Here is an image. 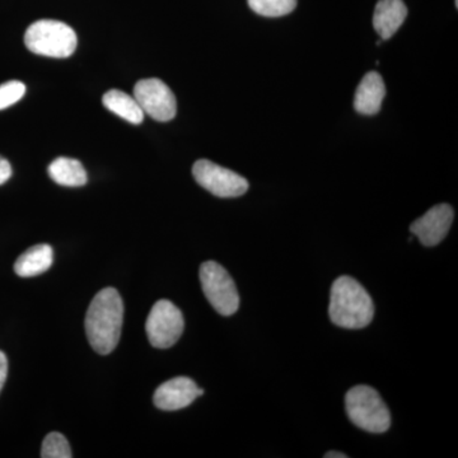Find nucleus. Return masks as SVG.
<instances>
[{
    "instance_id": "nucleus-1",
    "label": "nucleus",
    "mask_w": 458,
    "mask_h": 458,
    "mask_svg": "<svg viewBox=\"0 0 458 458\" xmlns=\"http://www.w3.org/2000/svg\"><path fill=\"white\" fill-rule=\"evenodd\" d=\"M123 322L122 295L114 288L99 291L89 304L84 322L93 351L101 355L114 352L122 336Z\"/></svg>"
},
{
    "instance_id": "nucleus-2",
    "label": "nucleus",
    "mask_w": 458,
    "mask_h": 458,
    "mask_svg": "<svg viewBox=\"0 0 458 458\" xmlns=\"http://www.w3.org/2000/svg\"><path fill=\"white\" fill-rule=\"evenodd\" d=\"M328 316L333 324L358 330L369 327L375 316V304L369 292L352 276H340L331 286Z\"/></svg>"
},
{
    "instance_id": "nucleus-3",
    "label": "nucleus",
    "mask_w": 458,
    "mask_h": 458,
    "mask_svg": "<svg viewBox=\"0 0 458 458\" xmlns=\"http://www.w3.org/2000/svg\"><path fill=\"white\" fill-rule=\"evenodd\" d=\"M345 408L352 423L369 433H385L390 429V410L370 386H355L345 396Z\"/></svg>"
},
{
    "instance_id": "nucleus-4",
    "label": "nucleus",
    "mask_w": 458,
    "mask_h": 458,
    "mask_svg": "<svg viewBox=\"0 0 458 458\" xmlns=\"http://www.w3.org/2000/svg\"><path fill=\"white\" fill-rule=\"evenodd\" d=\"M25 44L33 54L63 59L77 49L78 38L74 30L66 23L41 20L27 29Z\"/></svg>"
},
{
    "instance_id": "nucleus-5",
    "label": "nucleus",
    "mask_w": 458,
    "mask_h": 458,
    "mask_svg": "<svg viewBox=\"0 0 458 458\" xmlns=\"http://www.w3.org/2000/svg\"><path fill=\"white\" fill-rule=\"evenodd\" d=\"M201 288L207 300L219 315L231 316L240 307V294L228 271L216 261L204 262L200 267Z\"/></svg>"
},
{
    "instance_id": "nucleus-6",
    "label": "nucleus",
    "mask_w": 458,
    "mask_h": 458,
    "mask_svg": "<svg viewBox=\"0 0 458 458\" xmlns=\"http://www.w3.org/2000/svg\"><path fill=\"white\" fill-rule=\"evenodd\" d=\"M185 327L182 313L171 301H158L147 318L148 339L157 349H168L179 342Z\"/></svg>"
},
{
    "instance_id": "nucleus-7",
    "label": "nucleus",
    "mask_w": 458,
    "mask_h": 458,
    "mask_svg": "<svg viewBox=\"0 0 458 458\" xmlns=\"http://www.w3.org/2000/svg\"><path fill=\"white\" fill-rule=\"evenodd\" d=\"M192 174L199 185L218 198H238L246 194L249 182L236 172L213 164L208 159L195 162Z\"/></svg>"
},
{
    "instance_id": "nucleus-8",
    "label": "nucleus",
    "mask_w": 458,
    "mask_h": 458,
    "mask_svg": "<svg viewBox=\"0 0 458 458\" xmlns=\"http://www.w3.org/2000/svg\"><path fill=\"white\" fill-rule=\"evenodd\" d=\"M134 98L144 114H149L157 122H170L176 116L177 102L174 92L167 84L156 78L140 81L135 84Z\"/></svg>"
},
{
    "instance_id": "nucleus-9",
    "label": "nucleus",
    "mask_w": 458,
    "mask_h": 458,
    "mask_svg": "<svg viewBox=\"0 0 458 458\" xmlns=\"http://www.w3.org/2000/svg\"><path fill=\"white\" fill-rule=\"evenodd\" d=\"M454 218V212L451 205H436L410 225V232L419 238L421 245L437 246L447 236Z\"/></svg>"
},
{
    "instance_id": "nucleus-10",
    "label": "nucleus",
    "mask_w": 458,
    "mask_h": 458,
    "mask_svg": "<svg viewBox=\"0 0 458 458\" xmlns=\"http://www.w3.org/2000/svg\"><path fill=\"white\" fill-rule=\"evenodd\" d=\"M203 394V388H199L191 378L176 377L157 388L153 401L159 410L176 411L191 405L197 397Z\"/></svg>"
},
{
    "instance_id": "nucleus-11",
    "label": "nucleus",
    "mask_w": 458,
    "mask_h": 458,
    "mask_svg": "<svg viewBox=\"0 0 458 458\" xmlns=\"http://www.w3.org/2000/svg\"><path fill=\"white\" fill-rule=\"evenodd\" d=\"M386 96L384 80L377 72L364 75L354 98V108L358 114L372 116L379 113Z\"/></svg>"
},
{
    "instance_id": "nucleus-12",
    "label": "nucleus",
    "mask_w": 458,
    "mask_h": 458,
    "mask_svg": "<svg viewBox=\"0 0 458 458\" xmlns=\"http://www.w3.org/2000/svg\"><path fill=\"white\" fill-rule=\"evenodd\" d=\"M408 8L403 0H379L373 14V27L381 40L393 38L405 22Z\"/></svg>"
},
{
    "instance_id": "nucleus-13",
    "label": "nucleus",
    "mask_w": 458,
    "mask_h": 458,
    "mask_svg": "<svg viewBox=\"0 0 458 458\" xmlns=\"http://www.w3.org/2000/svg\"><path fill=\"white\" fill-rule=\"evenodd\" d=\"M54 262L53 247L36 245L23 252L14 264V271L22 278H32L50 269Z\"/></svg>"
},
{
    "instance_id": "nucleus-14",
    "label": "nucleus",
    "mask_w": 458,
    "mask_h": 458,
    "mask_svg": "<svg viewBox=\"0 0 458 458\" xmlns=\"http://www.w3.org/2000/svg\"><path fill=\"white\" fill-rule=\"evenodd\" d=\"M47 172L54 182L66 188H80L86 185L89 181L83 165L78 159L68 158V157H59L55 161L51 162Z\"/></svg>"
},
{
    "instance_id": "nucleus-15",
    "label": "nucleus",
    "mask_w": 458,
    "mask_h": 458,
    "mask_svg": "<svg viewBox=\"0 0 458 458\" xmlns=\"http://www.w3.org/2000/svg\"><path fill=\"white\" fill-rule=\"evenodd\" d=\"M102 102H104L107 110L126 120V122L135 123V125L143 122V110H141L134 96L128 95L123 90L111 89L105 93Z\"/></svg>"
},
{
    "instance_id": "nucleus-16",
    "label": "nucleus",
    "mask_w": 458,
    "mask_h": 458,
    "mask_svg": "<svg viewBox=\"0 0 458 458\" xmlns=\"http://www.w3.org/2000/svg\"><path fill=\"white\" fill-rule=\"evenodd\" d=\"M255 13L264 17H282L292 13L297 7V0H247Z\"/></svg>"
},
{
    "instance_id": "nucleus-17",
    "label": "nucleus",
    "mask_w": 458,
    "mask_h": 458,
    "mask_svg": "<svg viewBox=\"0 0 458 458\" xmlns=\"http://www.w3.org/2000/svg\"><path fill=\"white\" fill-rule=\"evenodd\" d=\"M41 457L71 458L73 457V454H72L68 439L63 434L53 432L47 434V438L42 442Z\"/></svg>"
},
{
    "instance_id": "nucleus-18",
    "label": "nucleus",
    "mask_w": 458,
    "mask_h": 458,
    "mask_svg": "<svg viewBox=\"0 0 458 458\" xmlns=\"http://www.w3.org/2000/svg\"><path fill=\"white\" fill-rule=\"evenodd\" d=\"M26 86L18 81L3 83L0 86V110H4L12 105L16 104L25 96Z\"/></svg>"
},
{
    "instance_id": "nucleus-19",
    "label": "nucleus",
    "mask_w": 458,
    "mask_h": 458,
    "mask_svg": "<svg viewBox=\"0 0 458 458\" xmlns=\"http://www.w3.org/2000/svg\"><path fill=\"white\" fill-rule=\"evenodd\" d=\"M12 177V165L4 157L0 156V185L7 182Z\"/></svg>"
},
{
    "instance_id": "nucleus-20",
    "label": "nucleus",
    "mask_w": 458,
    "mask_h": 458,
    "mask_svg": "<svg viewBox=\"0 0 458 458\" xmlns=\"http://www.w3.org/2000/svg\"><path fill=\"white\" fill-rule=\"evenodd\" d=\"M8 375V360L5 357L4 352L0 351V393H2L3 387H4L5 379Z\"/></svg>"
},
{
    "instance_id": "nucleus-21",
    "label": "nucleus",
    "mask_w": 458,
    "mask_h": 458,
    "mask_svg": "<svg viewBox=\"0 0 458 458\" xmlns=\"http://www.w3.org/2000/svg\"><path fill=\"white\" fill-rule=\"evenodd\" d=\"M325 458H346V454H342V452H327L324 456Z\"/></svg>"
}]
</instances>
